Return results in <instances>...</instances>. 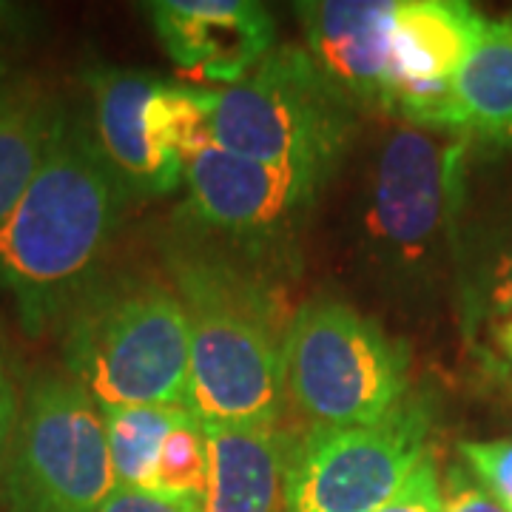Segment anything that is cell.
Listing matches in <instances>:
<instances>
[{
    "mask_svg": "<svg viewBox=\"0 0 512 512\" xmlns=\"http://www.w3.org/2000/svg\"><path fill=\"white\" fill-rule=\"evenodd\" d=\"M126 200L92 131L57 114L43 163L0 225V293L29 336L69 319L97 282Z\"/></svg>",
    "mask_w": 512,
    "mask_h": 512,
    "instance_id": "obj_1",
    "label": "cell"
},
{
    "mask_svg": "<svg viewBox=\"0 0 512 512\" xmlns=\"http://www.w3.org/2000/svg\"><path fill=\"white\" fill-rule=\"evenodd\" d=\"M168 268L188 316L185 410L202 424H279L291 319L274 288L211 248L180 245Z\"/></svg>",
    "mask_w": 512,
    "mask_h": 512,
    "instance_id": "obj_2",
    "label": "cell"
},
{
    "mask_svg": "<svg viewBox=\"0 0 512 512\" xmlns=\"http://www.w3.org/2000/svg\"><path fill=\"white\" fill-rule=\"evenodd\" d=\"M63 365L100 407H185L188 316L174 288L94 282L66 319Z\"/></svg>",
    "mask_w": 512,
    "mask_h": 512,
    "instance_id": "obj_3",
    "label": "cell"
},
{
    "mask_svg": "<svg viewBox=\"0 0 512 512\" xmlns=\"http://www.w3.org/2000/svg\"><path fill=\"white\" fill-rule=\"evenodd\" d=\"M441 134L402 123L367 168L356 214L362 262L402 293L433 282L450 234L458 146Z\"/></svg>",
    "mask_w": 512,
    "mask_h": 512,
    "instance_id": "obj_4",
    "label": "cell"
},
{
    "mask_svg": "<svg viewBox=\"0 0 512 512\" xmlns=\"http://www.w3.org/2000/svg\"><path fill=\"white\" fill-rule=\"evenodd\" d=\"M356 128V106L308 49L276 46L248 77L217 92L214 146L274 165L336 171Z\"/></svg>",
    "mask_w": 512,
    "mask_h": 512,
    "instance_id": "obj_5",
    "label": "cell"
},
{
    "mask_svg": "<svg viewBox=\"0 0 512 512\" xmlns=\"http://www.w3.org/2000/svg\"><path fill=\"white\" fill-rule=\"evenodd\" d=\"M288 399L313 427H365L410 396V353L339 299H311L285 336Z\"/></svg>",
    "mask_w": 512,
    "mask_h": 512,
    "instance_id": "obj_6",
    "label": "cell"
},
{
    "mask_svg": "<svg viewBox=\"0 0 512 512\" xmlns=\"http://www.w3.org/2000/svg\"><path fill=\"white\" fill-rule=\"evenodd\" d=\"M114 487L103 407L69 373H37L3 467L6 510L100 512Z\"/></svg>",
    "mask_w": 512,
    "mask_h": 512,
    "instance_id": "obj_7",
    "label": "cell"
},
{
    "mask_svg": "<svg viewBox=\"0 0 512 512\" xmlns=\"http://www.w3.org/2000/svg\"><path fill=\"white\" fill-rule=\"evenodd\" d=\"M436 404L407 396L365 427H313L291 444L282 512H373L430 456Z\"/></svg>",
    "mask_w": 512,
    "mask_h": 512,
    "instance_id": "obj_8",
    "label": "cell"
},
{
    "mask_svg": "<svg viewBox=\"0 0 512 512\" xmlns=\"http://www.w3.org/2000/svg\"><path fill=\"white\" fill-rule=\"evenodd\" d=\"M333 171L259 163L211 146L185 165V214L231 239L242 254H271L291 242Z\"/></svg>",
    "mask_w": 512,
    "mask_h": 512,
    "instance_id": "obj_9",
    "label": "cell"
},
{
    "mask_svg": "<svg viewBox=\"0 0 512 512\" xmlns=\"http://www.w3.org/2000/svg\"><path fill=\"white\" fill-rule=\"evenodd\" d=\"M484 26L487 18L461 0H393L387 114L453 134V86Z\"/></svg>",
    "mask_w": 512,
    "mask_h": 512,
    "instance_id": "obj_10",
    "label": "cell"
},
{
    "mask_svg": "<svg viewBox=\"0 0 512 512\" xmlns=\"http://www.w3.org/2000/svg\"><path fill=\"white\" fill-rule=\"evenodd\" d=\"M148 18L183 72L234 86L274 49V18L251 0H160Z\"/></svg>",
    "mask_w": 512,
    "mask_h": 512,
    "instance_id": "obj_11",
    "label": "cell"
},
{
    "mask_svg": "<svg viewBox=\"0 0 512 512\" xmlns=\"http://www.w3.org/2000/svg\"><path fill=\"white\" fill-rule=\"evenodd\" d=\"M160 80L126 69H94L89 74L94 126L92 137L128 194L160 197L185 183L180 160L165 154L151 131V97Z\"/></svg>",
    "mask_w": 512,
    "mask_h": 512,
    "instance_id": "obj_12",
    "label": "cell"
},
{
    "mask_svg": "<svg viewBox=\"0 0 512 512\" xmlns=\"http://www.w3.org/2000/svg\"><path fill=\"white\" fill-rule=\"evenodd\" d=\"M393 0H319L302 3L308 52L348 94L353 106L387 114L390 106V26Z\"/></svg>",
    "mask_w": 512,
    "mask_h": 512,
    "instance_id": "obj_13",
    "label": "cell"
},
{
    "mask_svg": "<svg viewBox=\"0 0 512 512\" xmlns=\"http://www.w3.org/2000/svg\"><path fill=\"white\" fill-rule=\"evenodd\" d=\"M208 441L205 512H282L291 436L279 424H202Z\"/></svg>",
    "mask_w": 512,
    "mask_h": 512,
    "instance_id": "obj_14",
    "label": "cell"
},
{
    "mask_svg": "<svg viewBox=\"0 0 512 512\" xmlns=\"http://www.w3.org/2000/svg\"><path fill=\"white\" fill-rule=\"evenodd\" d=\"M453 134L512 146V15L487 20L453 86Z\"/></svg>",
    "mask_w": 512,
    "mask_h": 512,
    "instance_id": "obj_15",
    "label": "cell"
},
{
    "mask_svg": "<svg viewBox=\"0 0 512 512\" xmlns=\"http://www.w3.org/2000/svg\"><path fill=\"white\" fill-rule=\"evenodd\" d=\"M57 111L32 89H0V225L15 211L55 134Z\"/></svg>",
    "mask_w": 512,
    "mask_h": 512,
    "instance_id": "obj_16",
    "label": "cell"
},
{
    "mask_svg": "<svg viewBox=\"0 0 512 512\" xmlns=\"http://www.w3.org/2000/svg\"><path fill=\"white\" fill-rule=\"evenodd\" d=\"M183 407H103L111 470L117 487L148 490L154 487L157 458L163 441Z\"/></svg>",
    "mask_w": 512,
    "mask_h": 512,
    "instance_id": "obj_17",
    "label": "cell"
},
{
    "mask_svg": "<svg viewBox=\"0 0 512 512\" xmlns=\"http://www.w3.org/2000/svg\"><path fill=\"white\" fill-rule=\"evenodd\" d=\"M151 493L205 501V493H208V441H205L202 421L191 416L185 407L180 410V416L171 424V430L163 441Z\"/></svg>",
    "mask_w": 512,
    "mask_h": 512,
    "instance_id": "obj_18",
    "label": "cell"
},
{
    "mask_svg": "<svg viewBox=\"0 0 512 512\" xmlns=\"http://www.w3.org/2000/svg\"><path fill=\"white\" fill-rule=\"evenodd\" d=\"M458 453L464 467L487 487L501 510L512 512V439L461 441Z\"/></svg>",
    "mask_w": 512,
    "mask_h": 512,
    "instance_id": "obj_19",
    "label": "cell"
},
{
    "mask_svg": "<svg viewBox=\"0 0 512 512\" xmlns=\"http://www.w3.org/2000/svg\"><path fill=\"white\" fill-rule=\"evenodd\" d=\"M373 512H444V493L433 453L421 458L419 467L407 476L396 495Z\"/></svg>",
    "mask_w": 512,
    "mask_h": 512,
    "instance_id": "obj_20",
    "label": "cell"
},
{
    "mask_svg": "<svg viewBox=\"0 0 512 512\" xmlns=\"http://www.w3.org/2000/svg\"><path fill=\"white\" fill-rule=\"evenodd\" d=\"M441 493H444V512H504L493 495L487 493V487L464 464L447 470V478L441 481Z\"/></svg>",
    "mask_w": 512,
    "mask_h": 512,
    "instance_id": "obj_21",
    "label": "cell"
},
{
    "mask_svg": "<svg viewBox=\"0 0 512 512\" xmlns=\"http://www.w3.org/2000/svg\"><path fill=\"white\" fill-rule=\"evenodd\" d=\"M100 512H205V501L197 498H168L148 490L114 487Z\"/></svg>",
    "mask_w": 512,
    "mask_h": 512,
    "instance_id": "obj_22",
    "label": "cell"
},
{
    "mask_svg": "<svg viewBox=\"0 0 512 512\" xmlns=\"http://www.w3.org/2000/svg\"><path fill=\"white\" fill-rule=\"evenodd\" d=\"M20 402L23 399L18 393L12 359H9V350L3 345V339H0V476H3L6 458H9V450H12V439H15V430H18Z\"/></svg>",
    "mask_w": 512,
    "mask_h": 512,
    "instance_id": "obj_23",
    "label": "cell"
},
{
    "mask_svg": "<svg viewBox=\"0 0 512 512\" xmlns=\"http://www.w3.org/2000/svg\"><path fill=\"white\" fill-rule=\"evenodd\" d=\"M487 302L495 313L512 319V239L498 251L487 271Z\"/></svg>",
    "mask_w": 512,
    "mask_h": 512,
    "instance_id": "obj_24",
    "label": "cell"
},
{
    "mask_svg": "<svg viewBox=\"0 0 512 512\" xmlns=\"http://www.w3.org/2000/svg\"><path fill=\"white\" fill-rule=\"evenodd\" d=\"M498 342H501L504 353L512 359V319H504V322H501V328H498Z\"/></svg>",
    "mask_w": 512,
    "mask_h": 512,
    "instance_id": "obj_25",
    "label": "cell"
},
{
    "mask_svg": "<svg viewBox=\"0 0 512 512\" xmlns=\"http://www.w3.org/2000/svg\"><path fill=\"white\" fill-rule=\"evenodd\" d=\"M6 77V66H3V60H0V80Z\"/></svg>",
    "mask_w": 512,
    "mask_h": 512,
    "instance_id": "obj_26",
    "label": "cell"
}]
</instances>
